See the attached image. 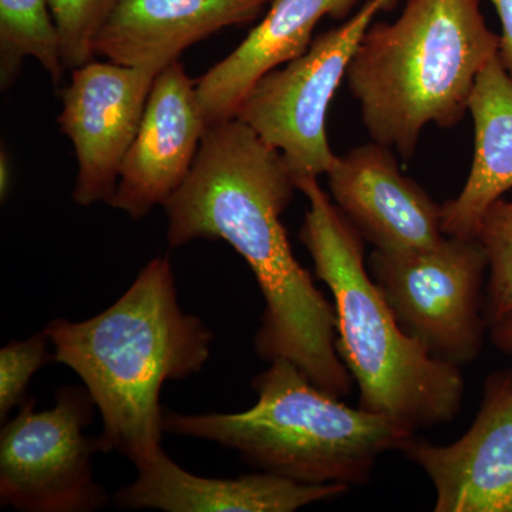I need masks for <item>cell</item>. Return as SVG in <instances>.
Returning <instances> with one entry per match:
<instances>
[{"instance_id": "6da1fadb", "label": "cell", "mask_w": 512, "mask_h": 512, "mask_svg": "<svg viewBox=\"0 0 512 512\" xmlns=\"http://www.w3.org/2000/svg\"><path fill=\"white\" fill-rule=\"evenodd\" d=\"M295 178L281 151L234 117L212 124L181 187L165 201L167 241L221 239L245 259L265 299L254 345L261 359L291 360L330 396L353 377L336 350V311L293 255L281 217Z\"/></svg>"}, {"instance_id": "7a4b0ae2", "label": "cell", "mask_w": 512, "mask_h": 512, "mask_svg": "<svg viewBox=\"0 0 512 512\" xmlns=\"http://www.w3.org/2000/svg\"><path fill=\"white\" fill-rule=\"evenodd\" d=\"M45 333L56 362L83 380L99 409V451H116L136 468L163 450L164 384L200 373L211 356V330L181 308L167 256L148 262L106 311L53 320Z\"/></svg>"}, {"instance_id": "3957f363", "label": "cell", "mask_w": 512, "mask_h": 512, "mask_svg": "<svg viewBox=\"0 0 512 512\" xmlns=\"http://www.w3.org/2000/svg\"><path fill=\"white\" fill-rule=\"evenodd\" d=\"M309 201L299 239L332 293L336 350L359 386V407L413 433L456 419L466 382L460 366L433 356L407 333L365 262V239L320 187L295 181Z\"/></svg>"}, {"instance_id": "277c9868", "label": "cell", "mask_w": 512, "mask_h": 512, "mask_svg": "<svg viewBox=\"0 0 512 512\" xmlns=\"http://www.w3.org/2000/svg\"><path fill=\"white\" fill-rule=\"evenodd\" d=\"M498 50L480 0H407L393 23H372L345 80L370 138L409 160L427 124L453 128L466 117Z\"/></svg>"}, {"instance_id": "5b68a950", "label": "cell", "mask_w": 512, "mask_h": 512, "mask_svg": "<svg viewBox=\"0 0 512 512\" xmlns=\"http://www.w3.org/2000/svg\"><path fill=\"white\" fill-rule=\"evenodd\" d=\"M252 380L258 402L241 413H164V430L237 451L264 473L305 484L363 485L387 451L413 437L399 421L353 409L279 357Z\"/></svg>"}, {"instance_id": "8992f818", "label": "cell", "mask_w": 512, "mask_h": 512, "mask_svg": "<svg viewBox=\"0 0 512 512\" xmlns=\"http://www.w3.org/2000/svg\"><path fill=\"white\" fill-rule=\"evenodd\" d=\"M370 275L407 333L431 355L468 365L488 328L483 291L488 256L478 238L444 237L436 247L373 251Z\"/></svg>"}, {"instance_id": "52a82bcc", "label": "cell", "mask_w": 512, "mask_h": 512, "mask_svg": "<svg viewBox=\"0 0 512 512\" xmlns=\"http://www.w3.org/2000/svg\"><path fill=\"white\" fill-rule=\"evenodd\" d=\"M399 0H367L348 22L322 33L284 67L266 73L239 106V120L281 151L295 180L328 174L335 161L326 133L330 101L379 12Z\"/></svg>"}, {"instance_id": "ba28073f", "label": "cell", "mask_w": 512, "mask_h": 512, "mask_svg": "<svg viewBox=\"0 0 512 512\" xmlns=\"http://www.w3.org/2000/svg\"><path fill=\"white\" fill-rule=\"evenodd\" d=\"M89 393L64 387L56 404L35 412L33 400L20 404L0 434V501L23 512H90L109 501L94 480L97 439L84 427L93 419Z\"/></svg>"}, {"instance_id": "9c48e42d", "label": "cell", "mask_w": 512, "mask_h": 512, "mask_svg": "<svg viewBox=\"0 0 512 512\" xmlns=\"http://www.w3.org/2000/svg\"><path fill=\"white\" fill-rule=\"evenodd\" d=\"M156 76L150 70L96 59L72 70L70 83L62 90L59 124L72 141L79 164L73 190L76 204H109L113 198Z\"/></svg>"}, {"instance_id": "30bf717a", "label": "cell", "mask_w": 512, "mask_h": 512, "mask_svg": "<svg viewBox=\"0 0 512 512\" xmlns=\"http://www.w3.org/2000/svg\"><path fill=\"white\" fill-rule=\"evenodd\" d=\"M404 456L423 468L436 490V512H512V367L485 379L470 430L450 446L414 434Z\"/></svg>"}, {"instance_id": "8fae6325", "label": "cell", "mask_w": 512, "mask_h": 512, "mask_svg": "<svg viewBox=\"0 0 512 512\" xmlns=\"http://www.w3.org/2000/svg\"><path fill=\"white\" fill-rule=\"evenodd\" d=\"M394 153L372 140L336 156L326 174L333 202L377 251L436 247L446 237L441 205L402 173Z\"/></svg>"}, {"instance_id": "7c38bea8", "label": "cell", "mask_w": 512, "mask_h": 512, "mask_svg": "<svg viewBox=\"0 0 512 512\" xmlns=\"http://www.w3.org/2000/svg\"><path fill=\"white\" fill-rule=\"evenodd\" d=\"M208 124L197 97V82L183 64L174 62L158 73L143 120L109 202L133 220L164 205L190 174Z\"/></svg>"}, {"instance_id": "4fadbf2b", "label": "cell", "mask_w": 512, "mask_h": 512, "mask_svg": "<svg viewBox=\"0 0 512 512\" xmlns=\"http://www.w3.org/2000/svg\"><path fill=\"white\" fill-rule=\"evenodd\" d=\"M271 0H120L93 42L94 56L161 73L188 47L254 22Z\"/></svg>"}, {"instance_id": "5bb4252c", "label": "cell", "mask_w": 512, "mask_h": 512, "mask_svg": "<svg viewBox=\"0 0 512 512\" xmlns=\"http://www.w3.org/2000/svg\"><path fill=\"white\" fill-rule=\"evenodd\" d=\"M116 494L130 510L167 512H292L350 491L346 484H305L269 473L207 478L184 470L164 450Z\"/></svg>"}, {"instance_id": "9a60e30c", "label": "cell", "mask_w": 512, "mask_h": 512, "mask_svg": "<svg viewBox=\"0 0 512 512\" xmlns=\"http://www.w3.org/2000/svg\"><path fill=\"white\" fill-rule=\"evenodd\" d=\"M359 0H271L265 18L220 63L197 82V97L208 127L234 119L254 84L266 73L302 56L319 20H342Z\"/></svg>"}, {"instance_id": "2e32d148", "label": "cell", "mask_w": 512, "mask_h": 512, "mask_svg": "<svg viewBox=\"0 0 512 512\" xmlns=\"http://www.w3.org/2000/svg\"><path fill=\"white\" fill-rule=\"evenodd\" d=\"M468 113L474 157L463 190L441 205V227L448 237L477 238L484 215L512 188V77L500 56L478 74Z\"/></svg>"}, {"instance_id": "e0dca14e", "label": "cell", "mask_w": 512, "mask_h": 512, "mask_svg": "<svg viewBox=\"0 0 512 512\" xmlns=\"http://www.w3.org/2000/svg\"><path fill=\"white\" fill-rule=\"evenodd\" d=\"M33 57L60 86L66 72L49 0H0V83L8 89Z\"/></svg>"}, {"instance_id": "ac0fdd59", "label": "cell", "mask_w": 512, "mask_h": 512, "mask_svg": "<svg viewBox=\"0 0 512 512\" xmlns=\"http://www.w3.org/2000/svg\"><path fill=\"white\" fill-rule=\"evenodd\" d=\"M478 239L488 256L484 316L488 328L512 313V201H495L481 221Z\"/></svg>"}, {"instance_id": "d6986e66", "label": "cell", "mask_w": 512, "mask_h": 512, "mask_svg": "<svg viewBox=\"0 0 512 512\" xmlns=\"http://www.w3.org/2000/svg\"><path fill=\"white\" fill-rule=\"evenodd\" d=\"M120 0H49L66 70L92 62L93 42Z\"/></svg>"}, {"instance_id": "ffe728a7", "label": "cell", "mask_w": 512, "mask_h": 512, "mask_svg": "<svg viewBox=\"0 0 512 512\" xmlns=\"http://www.w3.org/2000/svg\"><path fill=\"white\" fill-rule=\"evenodd\" d=\"M45 332L22 342H10L0 350V419L22 404L30 380L47 360Z\"/></svg>"}, {"instance_id": "44dd1931", "label": "cell", "mask_w": 512, "mask_h": 512, "mask_svg": "<svg viewBox=\"0 0 512 512\" xmlns=\"http://www.w3.org/2000/svg\"><path fill=\"white\" fill-rule=\"evenodd\" d=\"M501 20L500 56L508 74L512 77V0H491Z\"/></svg>"}, {"instance_id": "7402d4cb", "label": "cell", "mask_w": 512, "mask_h": 512, "mask_svg": "<svg viewBox=\"0 0 512 512\" xmlns=\"http://www.w3.org/2000/svg\"><path fill=\"white\" fill-rule=\"evenodd\" d=\"M491 342L500 352L512 355V313L491 326Z\"/></svg>"}, {"instance_id": "603a6c76", "label": "cell", "mask_w": 512, "mask_h": 512, "mask_svg": "<svg viewBox=\"0 0 512 512\" xmlns=\"http://www.w3.org/2000/svg\"><path fill=\"white\" fill-rule=\"evenodd\" d=\"M10 183H12L10 161L8 154L3 150L2 153H0V195H2V200H5V198L8 197Z\"/></svg>"}]
</instances>
